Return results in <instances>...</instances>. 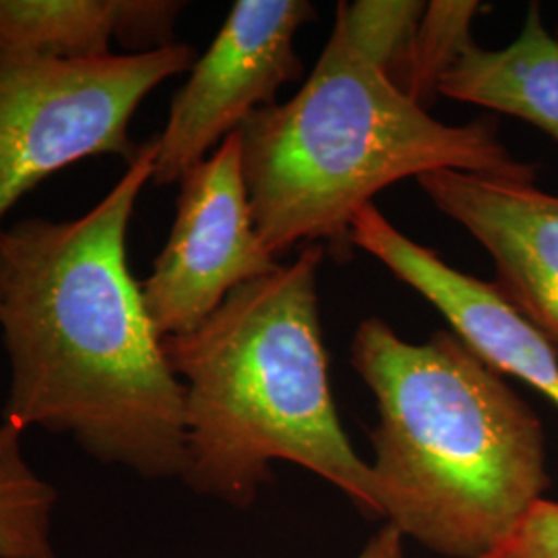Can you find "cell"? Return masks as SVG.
Here are the masks:
<instances>
[{
	"label": "cell",
	"instance_id": "277c9868",
	"mask_svg": "<svg viewBox=\"0 0 558 558\" xmlns=\"http://www.w3.org/2000/svg\"><path fill=\"white\" fill-rule=\"evenodd\" d=\"M320 242L248 281L195 331L163 339L184 387L186 459L197 495L248 509L276 461L333 484L379 515L371 463L339 420L319 315Z\"/></svg>",
	"mask_w": 558,
	"mask_h": 558
},
{
	"label": "cell",
	"instance_id": "4fadbf2b",
	"mask_svg": "<svg viewBox=\"0 0 558 558\" xmlns=\"http://www.w3.org/2000/svg\"><path fill=\"white\" fill-rule=\"evenodd\" d=\"M482 11L476 0L428 2L410 38L391 62L389 75L399 89L426 108L439 94L440 81L472 44V23Z\"/></svg>",
	"mask_w": 558,
	"mask_h": 558
},
{
	"label": "cell",
	"instance_id": "7c38bea8",
	"mask_svg": "<svg viewBox=\"0 0 558 558\" xmlns=\"http://www.w3.org/2000/svg\"><path fill=\"white\" fill-rule=\"evenodd\" d=\"M23 430L0 420V558H57V488L23 451Z\"/></svg>",
	"mask_w": 558,
	"mask_h": 558
},
{
	"label": "cell",
	"instance_id": "9c48e42d",
	"mask_svg": "<svg viewBox=\"0 0 558 558\" xmlns=\"http://www.w3.org/2000/svg\"><path fill=\"white\" fill-rule=\"evenodd\" d=\"M352 244L428 300L451 329L500 375L523 380L558 408V350L502 299L495 283L463 274L405 236L375 203L352 220Z\"/></svg>",
	"mask_w": 558,
	"mask_h": 558
},
{
	"label": "cell",
	"instance_id": "7a4b0ae2",
	"mask_svg": "<svg viewBox=\"0 0 558 558\" xmlns=\"http://www.w3.org/2000/svg\"><path fill=\"white\" fill-rule=\"evenodd\" d=\"M426 2H339L336 25L299 94L265 106L240 129L255 228L279 257L300 242H329L354 257L352 220L403 179L459 170L536 182L488 119L445 124L408 98L389 69Z\"/></svg>",
	"mask_w": 558,
	"mask_h": 558
},
{
	"label": "cell",
	"instance_id": "6da1fadb",
	"mask_svg": "<svg viewBox=\"0 0 558 558\" xmlns=\"http://www.w3.org/2000/svg\"><path fill=\"white\" fill-rule=\"evenodd\" d=\"M158 137L75 220L29 218L0 236V329L9 391L0 420L69 435L104 465L180 478L184 387L149 319L126 239L154 179Z\"/></svg>",
	"mask_w": 558,
	"mask_h": 558
},
{
	"label": "cell",
	"instance_id": "5bb4252c",
	"mask_svg": "<svg viewBox=\"0 0 558 558\" xmlns=\"http://www.w3.org/2000/svg\"><path fill=\"white\" fill-rule=\"evenodd\" d=\"M488 558H558L557 500H538Z\"/></svg>",
	"mask_w": 558,
	"mask_h": 558
},
{
	"label": "cell",
	"instance_id": "3957f363",
	"mask_svg": "<svg viewBox=\"0 0 558 558\" xmlns=\"http://www.w3.org/2000/svg\"><path fill=\"white\" fill-rule=\"evenodd\" d=\"M350 362L377 399L379 518L445 558H488L550 486L538 414L456 331L362 320Z\"/></svg>",
	"mask_w": 558,
	"mask_h": 558
},
{
	"label": "cell",
	"instance_id": "8992f818",
	"mask_svg": "<svg viewBox=\"0 0 558 558\" xmlns=\"http://www.w3.org/2000/svg\"><path fill=\"white\" fill-rule=\"evenodd\" d=\"M279 265L255 228L236 131L180 179L170 236L141 292L158 336L177 338L201 327L240 286Z\"/></svg>",
	"mask_w": 558,
	"mask_h": 558
},
{
	"label": "cell",
	"instance_id": "8fae6325",
	"mask_svg": "<svg viewBox=\"0 0 558 558\" xmlns=\"http://www.w3.org/2000/svg\"><path fill=\"white\" fill-rule=\"evenodd\" d=\"M439 94L525 120L558 143V40L546 29L538 2L530 4L509 46H465Z\"/></svg>",
	"mask_w": 558,
	"mask_h": 558
},
{
	"label": "cell",
	"instance_id": "9a60e30c",
	"mask_svg": "<svg viewBox=\"0 0 558 558\" xmlns=\"http://www.w3.org/2000/svg\"><path fill=\"white\" fill-rule=\"evenodd\" d=\"M403 536L399 534L391 523L380 525L379 532L366 542L356 558H405Z\"/></svg>",
	"mask_w": 558,
	"mask_h": 558
},
{
	"label": "cell",
	"instance_id": "5b68a950",
	"mask_svg": "<svg viewBox=\"0 0 558 558\" xmlns=\"http://www.w3.org/2000/svg\"><path fill=\"white\" fill-rule=\"evenodd\" d=\"M195 50L177 41L141 54L54 60L0 46V236L29 191L77 161L135 160L129 129L143 100L191 71Z\"/></svg>",
	"mask_w": 558,
	"mask_h": 558
},
{
	"label": "cell",
	"instance_id": "52a82bcc",
	"mask_svg": "<svg viewBox=\"0 0 558 558\" xmlns=\"http://www.w3.org/2000/svg\"><path fill=\"white\" fill-rule=\"evenodd\" d=\"M317 20L308 0H236L218 36L191 66L158 135L154 184H174L257 110L274 106L279 87L302 80L294 48Z\"/></svg>",
	"mask_w": 558,
	"mask_h": 558
},
{
	"label": "cell",
	"instance_id": "ba28073f",
	"mask_svg": "<svg viewBox=\"0 0 558 558\" xmlns=\"http://www.w3.org/2000/svg\"><path fill=\"white\" fill-rule=\"evenodd\" d=\"M416 180L440 214L490 255L500 296L558 350V195L536 182L459 170Z\"/></svg>",
	"mask_w": 558,
	"mask_h": 558
},
{
	"label": "cell",
	"instance_id": "30bf717a",
	"mask_svg": "<svg viewBox=\"0 0 558 558\" xmlns=\"http://www.w3.org/2000/svg\"><path fill=\"white\" fill-rule=\"evenodd\" d=\"M180 0H0V46L54 60L129 54L177 44Z\"/></svg>",
	"mask_w": 558,
	"mask_h": 558
},
{
	"label": "cell",
	"instance_id": "2e32d148",
	"mask_svg": "<svg viewBox=\"0 0 558 558\" xmlns=\"http://www.w3.org/2000/svg\"><path fill=\"white\" fill-rule=\"evenodd\" d=\"M553 36H555V38H557V40H558V23H557V27H555V34H553Z\"/></svg>",
	"mask_w": 558,
	"mask_h": 558
}]
</instances>
